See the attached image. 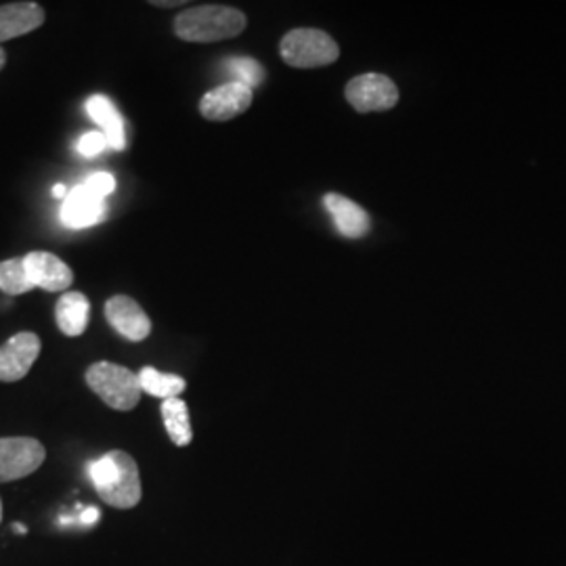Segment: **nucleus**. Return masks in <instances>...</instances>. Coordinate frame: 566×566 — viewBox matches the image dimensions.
<instances>
[{
	"label": "nucleus",
	"mask_w": 566,
	"mask_h": 566,
	"mask_svg": "<svg viewBox=\"0 0 566 566\" xmlns=\"http://www.w3.org/2000/svg\"><path fill=\"white\" fill-rule=\"evenodd\" d=\"M346 99L361 114L386 112L399 102V88L388 76L364 74L348 82Z\"/></svg>",
	"instance_id": "nucleus-6"
},
{
	"label": "nucleus",
	"mask_w": 566,
	"mask_h": 566,
	"mask_svg": "<svg viewBox=\"0 0 566 566\" xmlns=\"http://www.w3.org/2000/svg\"><path fill=\"white\" fill-rule=\"evenodd\" d=\"M105 319L130 343H143L151 334V319L142 304L126 294H116L105 303Z\"/></svg>",
	"instance_id": "nucleus-9"
},
{
	"label": "nucleus",
	"mask_w": 566,
	"mask_h": 566,
	"mask_svg": "<svg viewBox=\"0 0 566 566\" xmlns=\"http://www.w3.org/2000/svg\"><path fill=\"white\" fill-rule=\"evenodd\" d=\"M325 210L332 214L338 233L348 240H359L367 235L371 221L359 203L344 198L340 193H327L324 198Z\"/></svg>",
	"instance_id": "nucleus-13"
},
{
	"label": "nucleus",
	"mask_w": 566,
	"mask_h": 566,
	"mask_svg": "<svg viewBox=\"0 0 566 566\" xmlns=\"http://www.w3.org/2000/svg\"><path fill=\"white\" fill-rule=\"evenodd\" d=\"M15 528H18V533H20V535H25V533H28V528H25V525H21V523H18Z\"/></svg>",
	"instance_id": "nucleus-26"
},
{
	"label": "nucleus",
	"mask_w": 566,
	"mask_h": 566,
	"mask_svg": "<svg viewBox=\"0 0 566 566\" xmlns=\"http://www.w3.org/2000/svg\"><path fill=\"white\" fill-rule=\"evenodd\" d=\"M151 4H154V7H166V9H168V7H182L185 0H154Z\"/></svg>",
	"instance_id": "nucleus-23"
},
{
	"label": "nucleus",
	"mask_w": 566,
	"mask_h": 566,
	"mask_svg": "<svg viewBox=\"0 0 566 566\" xmlns=\"http://www.w3.org/2000/svg\"><path fill=\"white\" fill-rule=\"evenodd\" d=\"M67 193H70V191H67V187H65L63 182H57V185L53 187V198H60V200H65V198H67Z\"/></svg>",
	"instance_id": "nucleus-24"
},
{
	"label": "nucleus",
	"mask_w": 566,
	"mask_h": 566,
	"mask_svg": "<svg viewBox=\"0 0 566 566\" xmlns=\"http://www.w3.org/2000/svg\"><path fill=\"white\" fill-rule=\"evenodd\" d=\"M102 521V512L97 510V507L88 506L82 510L81 514H78V523L81 525H95V523H99Z\"/></svg>",
	"instance_id": "nucleus-22"
},
{
	"label": "nucleus",
	"mask_w": 566,
	"mask_h": 566,
	"mask_svg": "<svg viewBox=\"0 0 566 566\" xmlns=\"http://www.w3.org/2000/svg\"><path fill=\"white\" fill-rule=\"evenodd\" d=\"M163 420L170 441L177 447H187L193 441V428L189 420V407L182 399L163 401Z\"/></svg>",
	"instance_id": "nucleus-16"
},
{
	"label": "nucleus",
	"mask_w": 566,
	"mask_h": 566,
	"mask_svg": "<svg viewBox=\"0 0 566 566\" xmlns=\"http://www.w3.org/2000/svg\"><path fill=\"white\" fill-rule=\"evenodd\" d=\"M84 109L91 116V120L102 126V133L109 143V147H114L116 151H124L126 149V128H124V120L112 99L105 95H93L84 103Z\"/></svg>",
	"instance_id": "nucleus-14"
},
{
	"label": "nucleus",
	"mask_w": 566,
	"mask_h": 566,
	"mask_svg": "<svg viewBox=\"0 0 566 566\" xmlns=\"http://www.w3.org/2000/svg\"><path fill=\"white\" fill-rule=\"evenodd\" d=\"M0 521H2V502H0Z\"/></svg>",
	"instance_id": "nucleus-27"
},
{
	"label": "nucleus",
	"mask_w": 566,
	"mask_h": 566,
	"mask_svg": "<svg viewBox=\"0 0 566 566\" xmlns=\"http://www.w3.org/2000/svg\"><path fill=\"white\" fill-rule=\"evenodd\" d=\"M254 91L240 82H224L208 91L200 102V114L206 120L224 122L242 116L252 105Z\"/></svg>",
	"instance_id": "nucleus-8"
},
{
	"label": "nucleus",
	"mask_w": 566,
	"mask_h": 566,
	"mask_svg": "<svg viewBox=\"0 0 566 566\" xmlns=\"http://www.w3.org/2000/svg\"><path fill=\"white\" fill-rule=\"evenodd\" d=\"M91 317V303L82 292H65L55 304V322L61 334L76 338L86 332Z\"/></svg>",
	"instance_id": "nucleus-15"
},
{
	"label": "nucleus",
	"mask_w": 566,
	"mask_h": 566,
	"mask_svg": "<svg viewBox=\"0 0 566 566\" xmlns=\"http://www.w3.org/2000/svg\"><path fill=\"white\" fill-rule=\"evenodd\" d=\"M107 145L109 143L105 139V135L99 130H93V133H86L78 142V151L86 158H93V156H99Z\"/></svg>",
	"instance_id": "nucleus-21"
},
{
	"label": "nucleus",
	"mask_w": 566,
	"mask_h": 566,
	"mask_svg": "<svg viewBox=\"0 0 566 566\" xmlns=\"http://www.w3.org/2000/svg\"><path fill=\"white\" fill-rule=\"evenodd\" d=\"M107 219V206L84 185L74 187L61 208V221L72 229H86Z\"/></svg>",
	"instance_id": "nucleus-11"
},
{
	"label": "nucleus",
	"mask_w": 566,
	"mask_h": 566,
	"mask_svg": "<svg viewBox=\"0 0 566 566\" xmlns=\"http://www.w3.org/2000/svg\"><path fill=\"white\" fill-rule=\"evenodd\" d=\"M46 13L39 2L0 4V42L13 41L39 30Z\"/></svg>",
	"instance_id": "nucleus-12"
},
{
	"label": "nucleus",
	"mask_w": 566,
	"mask_h": 566,
	"mask_svg": "<svg viewBox=\"0 0 566 566\" xmlns=\"http://www.w3.org/2000/svg\"><path fill=\"white\" fill-rule=\"evenodd\" d=\"M82 185H84L91 193H95L97 198L105 200L109 193H114L116 179H114L109 172H95V175H91Z\"/></svg>",
	"instance_id": "nucleus-20"
},
{
	"label": "nucleus",
	"mask_w": 566,
	"mask_h": 566,
	"mask_svg": "<svg viewBox=\"0 0 566 566\" xmlns=\"http://www.w3.org/2000/svg\"><path fill=\"white\" fill-rule=\"evenodd\" d=\"M41 338L34 332H20L0 346V382H20L41 355Z\"/></svg>",
	"instance_id": "nucleus-7"
},
{
	"label": "nucleus",
	"mask_w": 566,
	"mask_h": 566,
	"mask_svg": "<svg viewBox=\"0 0 566 566\" xmlns=\"http://www.w3.org/2000/svg\"><path fill=\"white\" fill-rule=\"evenodd\" d=\"M23 263L34 287H41L46 292H67L74 283V271L51 252H30L23 256Z\"/></svg>",
	"instance_id": "nucleus-10"
},
{
	"label": "nucleus",
	"mask_w": 566,
	"mask_h": 566,
	"mask_svg": "<svg viewBox=\"0 0 566 566\" xmlns=\"http://www.w3.org/2000/svg\"><path fill=\"white\" fill-rule=\"evenodd\" d=\"M0 290L9 296H21L34 290V283L28 277L23 259H9L0 263Z\"/></svg>",
	"instance_id": "nucleus-18"
},
{
	"label": "nucleus",
	"mask_w": 566,
	"mask_h": 566,
	"mask_svg": "<svg viewBox=\"0 0 566 566\" xmlns=\"http://www.w3.org/2000/svg\"><path fill=\"white\" fill-rule=\"evenodd\" d=\"M4 63H7V53H4V49L0 46V70L4 67Z\"/></svg>",
	"instance_id": "nucleus-25"
},
{
	"label": "nucleus",
	"mask_w": 566,
	"mask_h": 566,
	"mask_svg": "<svg viewBox=\"0 0 566 566\" xmlns=\"http://www.w3.org/2000/svg\"><path fill=\"white\" fill-rule=\"evenodd\" d=\"M139 382H142L143 392L156 399H177L182 390L187 388V382L177 374H163L156 367H143L139 371Z\"/></svg>",
	"instance_id": "nucleus-17"
},
{
	"label": "nucleus",
	"mask_w": 566,
	"mask_h": 566,
	"mask_svg": "<svg viewBox=\"0 0 566 566\" xmlns=\"http://www.w3.org/2000/svg\"><path fill=\"white\" fill-rule=\"evenodd\" d=\"M280 53L292 67H324L338 60L340 46L324 30L298 28L283 36Z\"/></svg>",
	"instance_id": "nucleus-4"
},
{
	"label": "nucleus",
	"mask_w": 566,
	"mask_h": 566,
	"mask_svg": "<svg viewBox=\"0 0 566 566\" xmlns=\"http://www.w3.org/2000/svg\"><path fill=\"white\" fill-rule=\"evenodd\" d=\"M245 30V15L235 7L198 4L175 20V34L185 42H219L235 39Z\"/></svg>",
	"instance_id": "nucleus-2"
},
{
	"label": "nucleus",
	"mask_w": 566,
	"mask_h": 566,
	"mask_svg": "<svg viewBox=\"0 0 566 566\" xmlns=\"http://www.w3.org/2000/svg\"><path fill=\"white\" fill-rule=\"evenodd\" d=\"M84 380L103 403L116 411H133L142 401L139 374H133L124 365L97 361L86 369Z\"/></svg>",
	"instance_id": "nucleus-3"
},
{
	"label": "nucleus",
	"mask_w": 566,
	"mask_h": 566,
	"mask_svg": "<svg viewBox=\"0 0 566 566\" xmlns=\"http://www.w3.org/2000/svg\"><path fill=\"white\" fill-rule=\"evenodd\" d=\"M224 70L231 76V82H240L252 91L256 86H261L264 76H266L263 65L259 61L252 60V57H233V60L227 61Z\"/></svg>",
	"instance_id": "nucleus-19"
},
{
	"label": "nucleus",
	"mask_w": 566,
	"mask_h": 566,
	"mask_svg": "<svg viewBox=\"0 0 566 566\" xmlns=\"http://www.w3.org/2000/svg\"><path fill=\"white\" fill-rule=\"evenodd\" d=\"M46 460V449L32 437L0 439V483L21 481L36 472Z\"/></svg>",
	"instance_id": "nucleus-5"
},
{
	"label": "nucleus",
	"mask_w": 566,
	"mask_h": 566,
	"mask_svg": "<svg viewBox=\"0 0 566 566\" xmlns=\"http://www.w3.org/2000/svg\"><path fill=\"white\" fill-rule=\"evenodd\" d=\"M88 476L107 506L130 510L143 497L142 474L133 455L114 449L88 465Z\"/></svg>",
	"instance_id": "nucleus-1"
}]
</instances>
